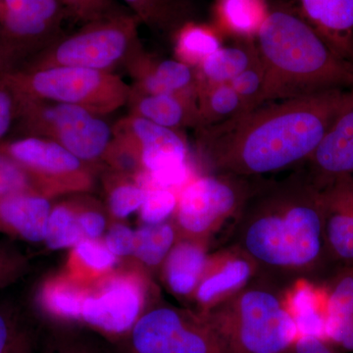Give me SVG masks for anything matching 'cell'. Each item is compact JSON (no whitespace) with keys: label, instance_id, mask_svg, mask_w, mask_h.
<instances>
[{"label":"cell","instance_id":"cell-5","mask_svg":"<svg viewBox=\"0 0 353 353\" xmlns=\"http://www.w3.org/2000/svg\"><path fill=\"white\" fill-rule=\"evenodd\" d=\"M141 24L132 13L88 23L73 34H64L17 69L70 66L110 73L127 70L145 52L139 38Z\"/></svg>","mask_w":353,"mask_h":353},{"label":"cell","instance_id":"cell-27","mask_svg":"<svg viewBox=\"0 0 353 353\" xmlns=\"http://www.w3.org/2000/svg\"><path fill=\"white\" fill-rule=\"evenodd\" d=\"M178 240V232L172 220L161 224L141 225L134 230V252L130 259L150 277L159 276L164 260Z\"/></svg>","mask_w":353,"mask_h":353},{"label":"cell","instance_id":"cell-25","mask_svg":"<svg viewBox=\"0 0 353 353\" xmlns=\"http://www.w3.org/2000/svg\"><path fill=\"white\" fill-rule=\"evenodd\" d=\"M324 234L333 264L353 268V211L328 188H322Z\"/></svg>","mask_w":353,"mask_h":353},{"label":"cell","instance_id":"cell-4","mask_svg":"<svg viewBox=\"0 0 353 353\" xmlns=\"http://www.w3.org/2000/svg\"><path fill=\"white\" fill-rule=\"evenodd\" d=\"M285 287L259 275L226 301L203 312L225 353L288 352L299 338V330L285 305Z\"/></svg>","mask_w":353,"mask_h":353},{"label":"cell","instance_id":"cell-41","mask_svg":"<svg viewBox=\"0 0 353 353\" xmlns=\"http://www.w3.org/2000/svg\"><path fill=\"white\" fill-rule=\"evenodd\" d=\"M101 240L120 261L131 259L134 248V230L125 224L124 221H111Z\"/></svg>","mask_w":353,"mask_h":353},{"label":"cell","instance_id":"cell-15","mask_svg":"<svg viewBox=\"0 0 353 353\" xmlns=\"http://www.w3.org/2000/svg\"><path fill=\"white\" fill-rule=\"evenodd\" d=\"M303 164L306 174L319 189L336 178L353 175V102L336 116Z\"/></svg>","mask_w":353,"mask_h":353},{"label":"cell","instance_id":"cell-16","mask_svg":"<svg viewBox=\"0 0 353 353\" xmlns=\"http://www.w3.org/2000/svg\"><path fill=\"white\" fill-rule=\"evenodd\" d=\"M126 71L138 94H196V70L176 59L158 60L143 53Z\"/></svg>","mask_w":353,"mask_h":353},{"label":"cell","instance_id":"cell-22","mask_svg":"<svg viewBox=\"0 0 353 353\" xmlns=\"http://www.w3.org/2000/svg\"><path fill=\"white\" fill-rule=\"evenodd\" d=\"M323 284L328 292L327 340L353 352V268L338 267Z\"/></svg>","mask_w":353,"mask_h":353},{"label":"cell","instance_id":"cell-24","mask_svg":"<svg viewBox=\"0 0 353 353\" xmlns=\"http://www.w3.org/2000/svg\"><path fill=\"white\" fill-rule=\"evenodd\" d=\"M119 263L102 240L83 239L70 248L61 272L76 284L90 289L112 273Z\"/></svg>","mask_w":353,"mask_h":353},{"label":"cell","instance_id":"cell-20","mask_svg":"<svg viewBox=\"0 0 353 353\" xmlns=\"http://www.w3.org/2000/svg\"><path fill=\"white\" fill-rule=\"evenodd\" d=\"M129 115L143 118L174 131L199 126L196 94H138L132 90Z\"/></svg>","mask_w":353,"mask_h":353},{"label":"cell","instance_id":"cell-2","mask_svg":"<svg viewBox=\"0 0 353 353\" xmlns=\"http://www.w3.org/2000/svg\"><path fill=\"white\" fill-rule=\"evenodd\" d=\"M231 228L227 245L252 259L259 275L281 284L317 281L333 264L321 189L303 168L282 181H259Z\"/></svg>","mask_w":353,"mask_h":353},{"label":"cell","instance_id":"cell-10","mask_svg":"<svg viewBox=\"0 0 353 353\" xmlns=\"http://www.w3.org/2000/svg\"><path fill=\"white\" fill-rule=\"evenodd\" d=\"M110 343L116 353H225L203 313L158 301L126 336Z\"/></svg>","mask_w":353,"mask_h":353},{"label":"cell","instance_id":"cell-39","mask_svg":"<svg viewBox=\"0 0 353 353\" xmlns=\"http://www.w3.org/2000/svg\"><path fill=\"white\" fill-rule=\"evenodd\" d=\"M229 83L240 97L245 112L266 103L264 69L260 58Z\"/></svg>","mask_w":353,"mask_h":353},{"label":"cell","instance_id":"cell-45","mask_svg":"<svg viewBox=\"0 0 353 353\" xmlns=\"http://www.w3.org/2000/svg\"><path fill=\"white\" fill-rule=\"evenodd\" d=\"M36 340L31 330H23L8 353H37Z\"/></svg>","mask_w":353,"mask_h":353},{"label":"cell","instance_id":"cell-34","mask_svg":"<svg viewBox=\"0 0 353 353\" xmlns=\"http://www.w3.org/2000/svg\"><path fill=\"white\" fill-rule=\"evenodd\" d=\"M83 239L74 199H70L52 205L46 223L43 241L46 245L52 250H70Z\"/></svg>","mask_w":353,"mask_h":353},{"label":"cell","instance_id":"cell-44","mask_svg":"<svg viewBox=\"0 0 353 353\" xmlns=\"http://www.w3.org/2000/svg\"><path fill=\"white\" fill-rule=\"evenodd\" d=\"M287 353H338L333 343L317 336H301L297 338Z\"/></svg>","mask_w":353,"mask_h":353},{"label":"cell","instance_id":"cell-3","mask_svg":"<svg viewBox=\"0 0 353 353\" xmlns=\"http://www.w3.org/2000/svg\"><path fill=\"white\" fill-rule=\"evenodd\" d=\"M265 102L330 90H353V64L341 57L287 4L270 7L256 36Z\"/></svg>","mask_w":353,"mask_h":353},{"label":"cell","instance_id":"cell-14","mask_svg":"<svg viewBox=\"0 0 353 353\" xmlns=\"http://www.w3.org/2000/svg\"><path fill=\"white\" fill-rule=\"evenodd\" d=\"M259 275L252 259L233 246L226 245L209 254L205 270L192 303L194 310L206 312L226 301Z\"/></svg>","mask_w":353,"mask_h":353},{"label":"cell","instance_id":"cell-31","mask_svg":"<svg viewBox=\"0 0 353 353\" xmlns=\"http://www.w3.org/2000/svg\"><path fill=\"white\" fill-rule=\"evenodd\" d=\"M173 37L176 59L194 68L222 48L219 34L213 28L192 21L183 24Z\"/></svg>","mask_w":353,"mask_h":353},{"label":"cell","instance_id":"cell-33","mask_svg":"<svg viewBox=\"0 0 353 353\" xmlns=\"http://www.w3.org/2000/svg\"><path fill=\"white\" fill-rule=\"evenodd\" d=\"M39 353H116L97 333L88 334L75 325L55 324L43 339Z\"/></svg>","mask_w":353,"mask_h":353},{"label":"cell","instance_id":"cell-38","mask_svg":"<svg viewBox=\"0 0 353 353\" xmlns=\"http://www.w3.org/2000/svg\"><path fill=\"white\" fill-rule=\"evenodd\" d=\"M178 192L152 188L146 190L145 201L138 211L141 225H157L172 220L175 214Z\"/></svg>","mask_w":353,"mask_h":353},{"label":"cell","instance_id":"cell-46","mask_svg":"<svg viewBox=\"0 0 353 353\" xmlns=\"http://www.w3.org/2000/svg\"><path fill=\"white\" fill-rule=\"evenodd\" d=\"M17 68V65L6 53L0 50V76Z\"/></svg>","mask_w":353,"mask_h":353},{"label":"cell","instance_id":"cell-29","mask_svg":"<svg viewBox=\"0 0 353 353\" xmlns=\"http://www.w3.org/2000/svg\"><path fill=\"white\" fill-rule=\"evenodd\" d=\"M105 208L111 221H124L138 212L145 201L146 190L136 176L108 168L103 176Z\"/></svg>","mask_w":353,"mask_h":353},{"label":"cell","instance_id":"cell-13","mask_svg":"<svg viewBox=\"0 0 353 353\" xmlns=\"http://www.w3.org/2000/svg\"><path fill=\"white\" fill-rule=\"evenodd\" d=\"M67 19L57 0H0V50L19 68L64 36Z\"/></svg>","mask_w":353,"mask_h":353},{"label":"cell","instance_id":"cell-19","mask_svg":"<svg viewBox=\"0 0 353 353\" xmlns=\"http://www.w3.org/2000/svg\"><path fill=\"white\" fill-rule=\"evenodd\" d=\"M52 203L37 194L0 197V233L27 243H43Z\"/></svg>","mask_w":353,"mask_h":353},{"label":"cell","instance_id":"cell-30","mask_svg":"<svg viewBox=\"0 0 353 353\" xmlns=\"http://www.w3.org/2000/svg\"><path fill=\"white\" fill-rule=\"evenodd\" d=\"M199 126L196 130L220 124L245 112L243 102L230 83L197 90Z\"/></svg>","mask_w":353,"mask_h":353},{"label":"cell","instance_id":"cell-17","mask_svg":"<svg viewBox=\"0 0 353 353\" xmlns=\"http://www.w3.org/2000/svg\"><path fill=\"white\" fill-rule=\"evenodd\" d=\"M299 12L330 48L353 64V0H297Z\"/></svg>","mask_w":353,"mask_h":353},{"label":"cell","instance_id":"cell-7","mask_svg":"<svg viewBox=\"0 0 353 353\" xmlns=\"http://www.w3.org/2000/svg\"><path fill=\"white\" fill-rule=\"evenodd\" d=\"M15 94L17 108L11 132L50 139L99 169L113 139L112 127L101 116L71 104Z\"/></svg>","mask_w":353,"mask_h":353},{"label":"cell","instance_id":"cell-8","mask_svg":"<svg viewBox=\"0 0 353 353\" xmlns=\"http://www.w3.org/2000/svg\"><path fill=\"white\" fill-rule=\"evenodd\" d=\"M112 129L114 141L138 163L141 173L136 179L145 190L162 188L179 192L194 176L189 146L181 132L132 115L118 121Z\"/></svg>","mask_w":353,"mask_h":353},{"label":"cell","instance_id":"cell-32","mask_svg":"<svg viewBox=\"0 0 353 353\" xmlns=\"http://www.w3.org/2000/svg\"><path fill=\"white\" fill-rule=\"evenodd\" d=\"M141 24L154 31L174 34L189 22L188 7L179 0H123Z\"/></svg>","mask_w":353,"mask_h":353},{"label":"cell","instance_id":"cell-36","mask_svg":"<svg viewBox=\"0 0 353 353\" xmlns=\"http://www.w3.org/2000/svg\"><path fill=\"white\" fill-rule=\"evenodd\" d=\"M66 11L68 19L81 25L132 13L118 0H57Z\"/></svg>","mask_w":353,"mask_h":353},{"label":"cell","instance_id":"cell-12","mask_svg":"<svg viewBox=\"0 0 353 353\" xmlns=\"http://www.w3.org/2000/svg\"><path fill=\"white\" fill-rule=\"evenodd\" d=\"M0 152L31 171L48 199L88 194L94 188L99 168L85 163L50 139L37 137L6 139L0 141Z\"/></svg>","mask_w":353,"mask_h":353},{"label":"cell","instance_id":"cell-9","mask_svg":"<svg viewBox=\"0 0 353 353\" xmlns=\"http://www.w3.org/2000/svg\"><path fill=\"white\" fill-rule=\"evenodd\" d=\"M257 182V178L231 174L192 176L179 190L172 218L179 240L210 243L221 228L238 216Z\"/></svg>","mask_w":353,"mask_h":353},{"label":"cell","instance_id":"cell-43","mask_svg":"<svg viewBox=\"0 0 353 353\" xmlns=\"http://www.w3.org/2000/svg\"><path fill=\"white\" fill-rule=\"evenodd\" d=\"M17 99L10 85L0 77V141L12 131L16 117Z\"/></svg>","mask_w":353,"mask_h":353},{"label":"cell","instance_id":"cell-26","mask_svg":"<svg viewBox=\"0 0 353 353\" xmlns=\"http://www.w3.org/2000/svg\"><path fill=\"white\" fill-rule=\"evenodd\" d=\"M259 59L256 44L245 41L220 48L197 66V90L210 85L229 83Z\"/></svg>","mask_w":353,"mask_h":353},{"label":"cell","instance_id":"cell-42","mask_svg":"<svg viewBox=\"0 0 353 353\" xmlns=\"http://www.w3.org/2000/svg\"><path fill=\"white\" fill-rule=\"evenodd\" d=\"M25 328L12 306L0 304V353H8Z\"/></svg>","mask_w":353,"mask_h":353},{"label":"cell","instance_id":"cell-23","mask_svg":"<svg viewBox=\"0 0 353 353\" xmlns=\"http://www.w3.org/2000/svg\"><path fill=\"white\" fill-rule=\"evenodd\" d=\"M88 289L70 280L61 271L48 276L36 292L39 310L55 324L80 325Z\"/></svg>","mask_w":353,"mask_h":353},{"label":"cell","instance_id":"cell-28","mask_svg":"<svg viewBox=\"0 0 353 353\" xmlns=\"http://www.w3.org/2000/svg\"><path fill=\"white\" fill-rule=\"evenodd\" d=\"M269 9L266 0H217L215 18L221 29L250 41L259 34Z\"/></svg>","mask_w":353,"mask_h":353},{"label":"cell","instance_id":"cell-35","mask_svg":"<svg viewBox=\"0 0 353 353\" xmlns=\"http://www.w3.org/2000/svg\"><path fill=\"white\" fill-rule=\"evenodd\" d=\"M17 194H37L46 196L41 183L31 171L8 155L0 152V197Z\"/></svg>","mask_w":353,"mask_h":353},{"label":"cell","instance_id":"cell-1","mask_svg":"<svg viewBox=\"0 0 353 353\" xmlns=\"http://www.w3.org/2000/svg\"><path fill=\"white\" fill-rule=\"evenodd\" d=\"M353 90H326L266 102L214 126L196 130L202 157L216 174L259 178L303 164Z\"/></svg>","mask_w":353,"mask_h":353},{"label":"cell","instance_id":"cell-40","mask_svg":"<svg viewBox=\"0 0 353 353\" xmlns=\"http://www.w3.org/2000/svg\"><path fill=\"white\" fill-rule=\"evenodd\" d=\"M29 269V259L17 248L0 243V290L17 282Z\"/></svg>","mask_w":353,"mask_h":353},{"label":"cell","instance_id":"cell-11","mask_svg":"<svg viewBox=\"0 0 353 353\" xmlns=\"http://www.w3.org/2000/svg\"><path fill=\"white\" fill-rule=\"evenodd\" d=\"M152 278L130 262L117 267L88 289L81 324L109 343L126 336L141 316L152 305Z\"/></svg>","mask_w":353,"mask_h":353},{"label":"cell","instance_id":"cell-37","mask_svg":"<svg viewBox=\"0 0 353 353\" xmlns=\"http://www.w3.org/2000/svg\"><path fill=\"white\" fill-rule=\"evenodd\" d=\"M77 218L83 238L101 240L108 230L110 218L105 206L85 194H75Z\"/></svg>","mask_w":353,"mask_h":353},{"label":"cell","instance_id":"cell-18","mask_svg":"<svg viewBox=\"0 0 353 353\" xmlns=\"http://www.w3.org/2000/svg\"><path fill=\"white\" fill-rule=\"evenodd\" d=\"M208 250L209 243L204 241H176L159 272L160 280L173 296L192 303L208 264Z\"/></svg>","mask_w":353,"mask_h":353},{"label":"cell","instance_id":"cell-6","mask_svg":"<svg viewBox=\"0 0 353 353\" xmlns=\"http://www.w3.org/2000/svg\"><path fill=\"white\" fill-rule=\"evenodd\" d=\"M0 77L22 97L71 104L101 117L127 106L132 94V85L117 74L82 67L16 69Z\"/></svg>","mask_w":353,"mask_h":353},{"label":"cell","instance_id":"cell-21","mask_svg":"<svg viewBox=\"0 0 353 353\" xmlns=\"http://www.w3.org/2000/svg\"><path fill=\"white\" fill-rule=\"evenodd\" d=\"M284 301L296 322L299 336H317L327 340L328 292L324 284L310 279H297L285 288Z\"/></svg>","mask_w":353,"mask_h":353}]
</instances>
